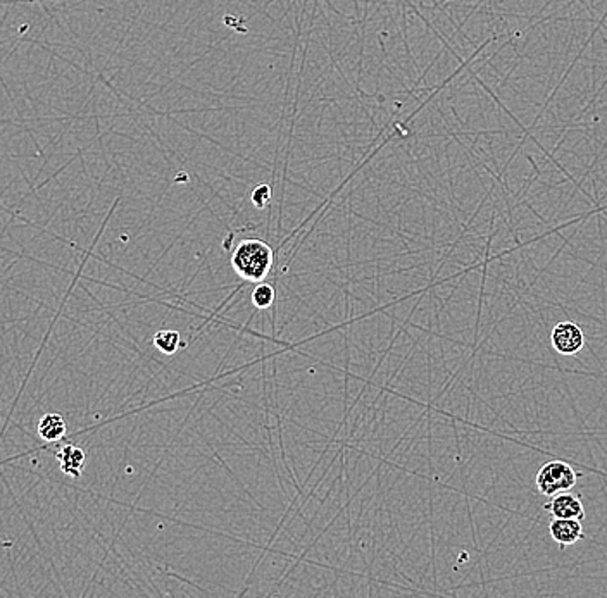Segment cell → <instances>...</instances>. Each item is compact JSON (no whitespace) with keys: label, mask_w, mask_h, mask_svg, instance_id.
<instances>
[{"label":"cell","mask_w":607,"mask_h":598,"mask_svg":"<svg viewBox=\"0 0 607 598\" xmlns=\"http://www.w3.org/2000/svg\"><path fill=\"white\" fill-rule=\"evenodd\" d=\"M275 260L273 249L261 238H247L231 253L233 271L245 282H262L269 275Z\"/></svg>","instance_id":"cell-1"},{"label":"cell","mask_w":607,"mask_h":598,"mask_svg":"<svg viewBox=\"0 0 607 598\" xmlns=\"http://www.w3.org/2000/svg\"><path fill=\"white\" fill-rule=\"evenodd\" d=\"M550 344L561 355H576L585 346V335L573 321H561L550 333Z\"/></svg>","instance_id":"cell-3"},{"label":"cell","mask_w":607,"mask_h":598,"mask_svg":"<svg viewBox=\"0 0 607 598\" xmlns=\"http://www.w3.org/2000/svg\"><path fill=\"white\" fill-rule=\"evenodd\" d=\"M251 198H253V204H254L256 207H259V209L266 207V206L269 204V198H271V189H269V185H266V183L257 185L254 191H253V195H251Z\"/></svg>","instance_id":"cell-10"},{"label":"cell","mask_w":607,"mask_h":598,"mask_svg":"<svg viewBox=\"0 0 607 598\" xmlns=\"http://www.w3.org/2000/svg\"><path fill=\"white\" fill-rule=\"evenodd\" d=\"M549 532H550V536L554 538V541L559 543L561 547L575 545L585 536L583 528H581V521H578V519L554 517L550 526H549Z\"/></svg>","instance_id":"cell-5"},{"label":"cell","mask_w":607,"mask_h":598,"mask_svg":"<svg viewBox=\"0 0 607 598\" xmlns=\"http://www.w3.org/2000/svg\"><path fill=\"white\" fill-rule=\"evenodd\" d=\"M38 435L45 441H56L66 435V421L61 414H45L38 423Z\"/></svg>","instance_id":"cell-7"},{"label":"cell","mask_w":607,"mask_h":598,"mask_svg":"<svg viewBox=\"0 0 607 598\" xmlns=\"http://www.w3.org/2000/svg\"><path fill=\"white\" fill-rule=\"evenodd\" d=\"M275 288L271 284L261 283L257 284L253 291V304L256 306L257 309H269L275 302Z\"/></svg>","instance_id":"cell-9"},{"label":"cell","mask_w":607,"mask_h":598,"mask_svg":"<svg viewBox=\"0 0 607 598\" xmlns=\"http://www.w3.org/2000/svg\"><path fill=\"white\" fill-rule=\"evenodd\" d=\"M154 346L162 353L173 355V353H176V350L182 346V337H180L178 331L162 330V331H158L154 335Z\"/></svg>","instance_id":"cell-8"},{"label":"cell","mask_w":607,"mask_h":598,"mask_svg":"<svg viewBox=\"0 0 607 598\" xmlns=\"http://www.w3.org/2000/svg\"><path fill=\"white\" fill-rule=\"evenodd\" d=\"M545 510H549L554 517H561V519H578V521L585 519V509L581 501L568 492H561L554 495L552 501L545 504Z\"/></svg>","instance_id":"cell-4"},{"label":"cell","mask_w":607,"mask_h":598,"mask_svg":"<svg viewBox=\"0 0 607 598\" xmlns=\"http://www.w3.org/2000/svg\"><path fill=\"white\" fill-rule=\"evenodd\" d=\"M576 481L578 474L564 461H550L543 464L535 478L537 490L545 497H554L561 492H570L572 488H575Z\"/></svg>","instance_id":"cell-2"},{"label":"cell","mask_w":607,"mask_h":598,"mask_svg":"<svg viewBox=\"0 0 607 598\" xmlns=\"http://www.w3.org/2000/svg\"><path fill=\"white\" fill-rule=\"evenodd\" d=\"M58 459L61 462V470L73 476V478H80L82 471L85 470L87 464V457L83 448H80L78 445H65L59 452H58Z\"/></svg>","instance_id":"cell-6"}]
</instances>
